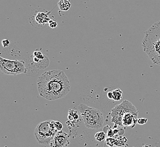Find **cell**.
Instances as JSON below:
<instances>
[{"mask_svg":"<svg viewBox=\"0 0 160 147\" xmlns=\"http://www.w3.org/2000/svg\"><path fill=\"white\" fill-rule=\"evenodd\" d=\"M58 132L55 127L54 121H46L38 124L35 130V136L40 144H50Z\"/></svg>","mask_w":160,"mask_h":147,"instance_id":"obj_4","label":"cell"},{"mask_svg":"<svg viewBox=\"0 0 160 147\" xmlns=\"http://www.w3.org/2000/svg\"><path fill=\"white\" fill-rule=\"evenodd\" d=\"M54 124H55V127L57 130V131H62V129H63V124H62L60 121H54Z\"/></svg>","mask_w":160,"mask_h":147,"instance_id":"obj_15","label":"cell"},{"mask_svg":"<svg viewBox=\"0 0 160 147\" xmlns=\"http://www.w3.org/2000/svg\"><path fill=\"white\" fill-rule=\"evenodd\" d=\"M83 118L85 126L89 129H100L104 122V117L102 113L97 109L91 108L83 104L78 107Z\"/></svg>","mask_w":160,"mask_h":147,"instance_id":"obj_3","label":"cell"},{"mask_svg":"<svg viewBox=\"0 0 160 147\" xmlns=\"http://www.w3.org/2000/svg\"><path fill=\"white\" fill-rule=\"evenodd\" d=\"M37 85L39 95L50 101L62 99L70 91L68 77L61 70L44 72L38 77Z\"/></svg>","mask_w":160,"mask_h":147,"instance_id":"obj_1","label":"cell"},{"mask_svg":"<svg viewBox=\"0 0 160 147\" xmlns=\"http://www.w3.org/2000/svg\"><path fill=\"white\" fill-rule=\"evenodd\" d=\"M32 58L34 66L36 69H44L50 65V60L41 52L35 51L32 55Z\"/></svg>","mask_w":160,"mask_h":147,"instance_id":"obj_9","label":"cell"},{"mask_svg":"<svg viewBox=\"0 0 160 147\" xmlns=\"http://www.w3.org/2000/svg\"><path fill=\"white\" fill-rule=\"evenodd\" d=\"M0 69L5 74L17 75L21 74H26L27 69L23 61L10 60L0 57Z\"/></svg>","mask_w":160,"mask_h":147,"instance_id":"obj_5","label":"cell"},{"mask_svg":"<svg viewBox=\"0 0 160 147\" xmlns=\"http://www.w3.org/2000/svg\"><path fill=\"white\" fill-rule=\"evenodd\" d=\"M70 6L71 3L69 0H60L59 2V7L62 11H68Z\"/></svg>","mask_w":160,"mask_h":147,"instance_id":"obj_11","label":"cell"},{"mask_svg":"<svg viewBox=\"0 0 160 147\" xmlns=\"http://www.w3.org/2000/svg\"><path fill=\"white\" fill-rule=\"evenodd\" d=\"M70 143V136L65 132H58L50 143V147H68Z\"/></svg>","mask_w":160,"mask_h":147,"instance_id":"obj_7","label":"cell"},{"mask_svg":"<svg viewBox=\"0 0 160 147\" xmlns=\"http://www.w3.org/2000/svg\"><path fill=\"white\" fill-rule=\"evenodd\" d=\"M10 43L9 40H6H6H3L2 41V45L4 48L9 47L10 45Z\"/></svg>","mask_w":160,"mask_h":147,"instance_id":"obj_17","label":"cell"},{"mask_svg":"<svg viewBox=\"0 0 160 147\" xmlns=\"http://www.w3.org/2000/svg\"><path fill=\"white\" fill-rule=\"evenodd\" d=\"M48 24L49 26H50L51 28H55L57 27V22L54 21V20H52V19H51L48 23Z\"/></svg>","mask_w":160,"mask_h":147,"instance_id":"obj_16","label":"cell"},{"mask_svg":"<svg viewBox=\"0 0 160 147\" xmlns=\"http://www.w3.org/2000/svg\"><path fill=\"white\" fill-rule=\"evenodd\" d=\"M130 111H138L136 108L127 100L123 101L122 103L116 105L112 109L111 116L112 117L111 122L118 125L122 126V119L124 115Z\"/></svg>","mask_w":160,"mask_h":147,"instance_id":"obj_6","label":"cell"},{"mask_svg":"<svg viewBox=\"0 0 160 147\" xmlns=\"http://www.w3.org/2000/svg\"><path fill=\"white\" fill-rule=\"evenodd\" d=\"M146 122H147V119L144 118L137 119V124H143L146 123Z\"/></svg>","mask_w":160,"mask_h":147,"instance_id":"obj_18","label":"cell"},{"mask_svg":"<svg viewBox=\"0 0 160 147\" xmlns=\"http://www.w3.org/2000/svg\"><path fill=\"white\" fill-rule=\"evenodd\" d=\"M51 12L47 11H37L34 13L32 16V21H30L31 23L32 26L36 24L35 27L36 28H43L47 24H48L51 20L50 17V13Z\"/></svg>","mask_w":160,"mask_h":147,"instance_id":"obj_8","label":"cell"},{"mask_svg":"<svg viewBox=\"0 0 160 147\" xmlns=\"http://www.w3.org/2000/svg\"><path fill=\"white\" fill-rule=\"evenodd\" d=\"M138 113V111H130L126 113L122 118V126L133 127L137 123Z\"/></svg>","mask_w":160,"mask_h":147,"instance_id":"obj_10","label":"cell"},{"mask_svg":"<svg viewBox=\"0 0 160 147\" xmlns=\"http://www.w3.org/2000/svg\"><path fill=\"white\" fill-rule=\"evenodd\" d=\"M113 100L119 101L122 99L123 92L120 89H116L113 91Z\"/></svg>","mask_w":160,"mask_h":147,"instance_id":"obj_13","label":"cell"},{"mask_svg":"<svg viewBox=\"0 0 160 147\" xmlns=\"http://www.w3.org/2000/svg\"><path fill=\"white\" fill-rule=\"evenodd\" d=\"M106 137V134L104 132H98L95 135V138L98 141H102Z\"/></svg>","mask_w":160,"mask_h":147,"instance_id":"obj_14","label":"cell"},{"mask_svg":"<svg viewBox=\"0 0 160 147\" xmlns=\"http://www.w3.org/2000/svg\"><path fill=\"white\" fill-rule=\"evenodd\" d=\"M142 47L150 60L160 66V21L154 23L145 32Z\"/></svg>","mask_w":160,"mask_h":147,"instance_id":"obj_2","label":"cell"},{"mask_svg":"<svg viewBox=\"0 0 160 147\" xmlns=\"http://www.w3.org/2000/svg\"><path fill=\"white\" fill-rule=\"evenodd\" d=\"M68 119L73 122H76L79 118V115L76 109H70L69 110L68 116Z\"/></svg>","mask_w":160,"mask_h":147,"instance_id":"obj_12","label":"cell"},{"mask_svg":"<svg viewBox=\"0 0 160 147\" xmlns=\"http://www.w3.org/2000/svg\"><path fill=\"white\" fill-rule=\"evenodd\" d=\"M107 97L109 99H113V92H109L107 93Z\"/></svg>","mask_w":160,"mask_h":147,"instance_id":"obj_19","label":"cell"}]
</instances>
